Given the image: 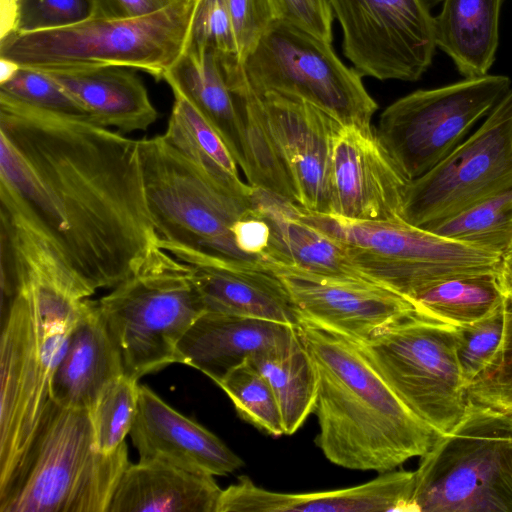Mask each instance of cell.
Masks as SVG:
<instances>
[{"label":"cell","mask_w":512,"mask_h":512,"mask_svg":"<svg viewBox=\"0 0 512 512\" xmlns=\"http://www.w3.org/2000/svg\"><path fill=\"white\" fill-rule=\"evenodd\" d=\"M0 192L92 293L130 277L157 246L138 140L2 92Z\"/></svg>","instance_id":"1"},{"label":"cell","mask_w":512,"mask_h":512,"mask_svg":"<svg viewBox=\"0 0 512 512\" xmlns=\"http://www.w3.org/2000/svg\"><path fill=\"white\" fill-rule=\"evenodd\" d=\"M297 328L318 373L315 442L330 462L384 473L434 445L441 434L403 403L357 343L303 319Z\"/></svg>","instance_id":"2"},{"label":"cell","mask_w":512,"mask_h":512,"mask_svg":"<svg viewBox=\"0 0 512 512\" xmlns=\"http://www.w3.org/2000/svg\"><path fill=\"white\" fill-rule=\"evenodd\" d=\"M129 465L126 443L112 454L99 451L90 410L50 399L0 487V512H107Z\"/></svg>","instance_id":"3"},{"label":"cell","mask_w":512,"mask_h":512,"mask_svg":"<svg viewBox=\"0 0 512 512\" xmlns=\"http://www.w3.org/2000/svg\"><path fill=\"white\" fill-rule=\"evenodd\" d=\"M196 2L175 0L135 18L91 17L56 29L15 32L0 40V57L34 69H140L163 80L185 49Z\"/></svg>","instance_id":"4"},{"label":"cell","mask_w":512,"mask_h":512,"mask_svg":"<svg viewBox=\"0 0 512 512\" xmlns=\"http://www.w3.org/2000/svg\"><path fill=\"white\" fill-rule=\"evenodd\" d=\"M157 245L228 261L264 263L242 253L232 229L252 211L253 187L234 186L202 169L162 135L138 140Z\"/></svg>","instance_id":"5"},{"label":"cell","mask_w":512,"mask_h":512,"mask_svg":"<svg viewBox=\"0 0 512 512\" xmlns=\"http://www.w3.org/2000/svg\"><path fill=\"white\" fill-rule=\"evenodd\" d=\"M420 458L414 512H512V413L469 398Z\"/></svg>","instance_id":"6"},{"label":"cell","mask_w":512,"mask_h":512,"mask_svg":"<svg viewBox=\"0 0 512 512\" xmlns=\"http://www.w3.org/2000/svg\"><path fill=\"white\" fill-rule=\"evenodd\" d=\"M298 212L305 222L335 240L363 277L409 300L450 278L498 271L499 254L402 218L355 220L300 206Z\"/></svg>","instance_id":"7"},{"label":"cell","mask_w":512,"mask_h":512,"mask_svg":"<svg viewBox=\"0 0 512 512\" xmlns=\"http://www.w3.org/2000/svg\"><path fill=\"white\" fill-rule=\"evenodd\" d=\"M97 302L124 375L136 380L178 363L179 341L205 312L191 267L158 245Z\"/></svg>","instance_id":"8"},{"label":"cell","mask_w":512,"mask_h":512,"mask_svg":"<svg viewBox=\"0 0 512 512\" xmlns=\"http://www.w3.org/2000/svg\"><path fill=\"white\" fill-rule=\"evenodd\" d=\"M245 78L259 94L294 97L321 109L344 126L370 128L378 106L354 69L332 43L276 20L242 62Z\"/></svg>","instance_id":"9"},{"label":"cell","mask_w":512,"mask_h":512,"mask_svg":"<svg viewBox=\"0 0 512 512\" xmlns=\"http://www.w3.org/2000/svg\"><path fill=\"white\" fill-rule=\"evenodd\" d=\"M358 345L423 422L445 434L461 421L469 397L457 355L456 327L415 311Z\"/></svg>","instance_id":"10"},{"label":"cell","mask_w":512,"mask_h":512,"mask_svg":"<svg viewBox=\"0 0 512 512\" xmlns=\"http://www.w3.org/2000/svg\"><path fill=\"white\" fill-rule=\"evenodd\" d=\"M510 89L509 77L490 74L419 89L386 107L375 132L412 181L460 145Z\"/></svg>","instance_id":"11"},{"label":"cell","mask_w":512,"mask_h":512,"mask_svg":"<svg viewBox=\"0 0 512 512\" xmlns=\"http://www.w3.org/2000/svg\"><path fill=\"white\" fill-rule=\"evenodd\" d=\"M512 187V88L447 157L407 185L401 218L432 229Z\"/></svg>","instance_id":"12"},{"label":"cell","mask_w":512,"mask_h":512,"mask_svg":"<svg viewBox=\"0 0 512 512\" xmlns=\"http://www.w3.org/2000/svg\"><path fill=\"white\" fill-rule=\"evenodd\" d=\"M343 52L363 77L414 82L431 66L436 21L431 0H329Z\"/></svg>","instance_id":"13"},{"label":"cell","mask_w":512,"mask_h":512,"mask_svg":"<svg viewBox=\"0 0 512 512\" xmlns=\"http://www.w3.org/2000/svg\"><path fill=\"white\" fill-rule=\"evenodd\" d=\"M265 264L285 285L301 319L358 344L372 340L416 311L408 298L368 280Z\"/></svg>","instance_id":"14"},{"label":"cell","mask_w":512,"mask_h":512,"mask_svg":"<svg viewBox=\"0 0 512 512\" xmlns=\"http://www.w3.org/2000/svg\"><path fill=\"white\" fill-rule=\"evenodd\" d=\"M259 96L294 203L310 212L329 213L333 146L342 124L301 99L272 92Z\"/></svg>","instance_id":"15"},{"label":"cell","mask_w":512,"mask_h":512,"mask_svg":"<svg viewBox=\"0 0 512 512\" xmlns=\"http://www.w3.org/2000/svg\"><path fill=\"white\" fill-rule=\"evenodd\" d=\"M409 182L372 127L339 128L332 154L329 214L366 221L399 219Z\"/></svg>","instance_id":"16"},{"label":"cell","mask_w":512,"mask_h":512,"mask_svg":"<svg viewBox=\"0 0 512 512\" xmlns=\"http://www.w3.org/2000/svg\"><path fill=\"white\" fill-rule=\"evenodd\" d=\"M165 250L191 267L205 312L300 324L291 295L265 263L228 261L177 246Z\"/></svg>","instance_id":"17"},{"label":"cell","mask_w":512,"mask_h":512,"mask_svg":"<svg viewBox=\"0 0 512 512\" xmlns=\"http://www.w3.org/2000/svg\"><path fill=\"white\" fill-rule=\"evenodd\" d=\"M414 471H388L366 483L337 490L281 493L249 477L222 489L217 512H414Z\"/></svg>","instance_id":"18"},{"label":"cell","mask_w":512,"mask_h":512,"mask_svg":"<svg viewBox=\"0 0 512 512\" xmlns=\"http://www.w3.org/2000/svg\"><path fill=\"white\" fill-rule=\"evenodd\" d=\"M130 436L139 461L166 462L213 476L232 473L244 465L215 434L143 385H139L138 410Z\"/></svg>","instance_id":"19"},{"label":"cell","mask_w":512,"mask_h":512,"mask_svg":"<svg viewBox=\"0 0 512 512\" xmlns=\"http://www.w3.org/2000/svg\"><path fill=\"white\" fill-rule=\"evenodd\" d=\"M297 327L204 312L179 341L178 363L200 370L218 384L253 356L293 344L299 338Z\"/></svg>","instance_id":"20"},{"label":"cell","mask_w":512,"mask_h":512,"mask_svg":"<svg viewBox=\"0 0 512 512\" xmlns=\"http://www.w3.org/2000/svg\"><path fill=\"white\" fill-rule=\"evenodd\" d=\"M236 56L212 49L187 48L165 72L163 80L172 92L183 95L220 135L238 167L244 171L247 159L241 96L234 90Z\"/></svg>","instance_id":"21"},{"label":"cell","mask_w":512,"mask_h":512,"mask_svg":"<svg viewBox=\"0 0 512 512\" xmlns=\"http://www.w3.org/2000/svg\"><path fill=\"white\" fill-rule=\"evenodd\" d=\"M122 375L119 350L98 302L89 299L53 374L50 398L66 408L91 410L104 389Z\"/></svg>","instance_id":"22"},{"label":"cell","mask_w":512,"mask_h":512,"mask_svg":"<svg viewBox=\"0 0 512 512\" xmlns=\"http://www.w3.org/2000/svg\"><path fill=\"white\" fill-rule=\"evenodd\" d=\"M250 201L270 228L265 263L292 266L327 277L368 280L335 240L299 216L298 205L257 187H253Z\"/></svg>","instance_id":"23"},{"label":"cell","mask_w":512,"mask_h":512,"mask_svg":"<svg viewBox=\"0 0 512 512\" xmlns=\"http://www.w3.org/2000/svg\"><path fill=\"white\" fill-rule=\"evenodd\" d=\"M124 67L38 69L56 81L87 118L123 134L146 131L158 112L141 79Z\"/></svg>","instance_id":"24"},{"label":"cell","mask_w":512,"mask_h":512,"mask_svg":"<svg viewBox=\"0 0 512 512\" xmlns=\"http://www.w3.org/2000/svg\"><path fill=\"white\" fill-rule=\"evenodd\" d=\"M221 492L213 475L139 461L123 472L107 512H217Z\"/></svg>","instance_id":"25"},{"label":"cell","mask_w":512,"mask_h":512,"mask_svg":"<svg viewBox=\"0 0 512 512\" xmlns=\"http://www.w3.org/2000/svg\"><path fill=\"white\" fill-rule=\"evenodd\" d=\"M503 0H443L435 16L436 44L464 78L488 74L499 44Z\"/></svg>","instance_id":"26"},{"label":"cell","mask_w":512,"mask_h":512,"mask_svg":"<svg viewBox=\"0 0 512 512\" xmlns=\"http://www.w3.org/2000/svg\"><path fill=\"white\" fill-rule=\"evenodd\" d=\"M250 361L272 388L284 434L292 435L314 413L318 393L317 369L300 335L290 346L257 354Z\"/></svg>","instance_id":"27"},{"label":"cell","mask_w":512,"mask_h":512,"mask_svg":"<svg viewBox=\"0 0 512 512\" xmlns=\"http://www.w3.org/2000/svg\"><path fill=\"white\" fill-rule=\"evenodd\" d=\"M410 301L418 314L458 328L490 316L504 305L506 296L497 273H483L441 281Z\"/></svg>","instance_id":"28"},{"label":"cell","mask_w":512,"mask_h":512,"mask_svg":"<svg viewBox=\"0 0 512 512\" xmlns=\"http://www.w3.org/2000/svg\"><path fill=\"white\" fill-rule=\"evenodd\" d=\"M174 102L167 128L162 136L178 152L217 178L246 188L239 167L226 144L183 95L173 92Z\"/></svg>","instance_id":"29"},{"label":"cell","mask_w":512,"mask_h":512,"mask_svg":"<svg viewBox=\"0 0 512 512\" xmlns=\"http://www.w3.org/2000/svg\"><path fill=\"white\" fill-rule=\"evenodd\" d=\"M430 231L502 256L512 249V187L465 209Z\"/></svg>","instance_id":"30"},{"label":"cell","mask_w":512,"mask_h":512,"mask_svg":"<svg viewBox=\"0 0 512 512\" xmlns=\"http://www.w3.org/2000/svg\"><path fill=\"white\" fill-rule=\"evenodd\" d=\"M217 385L228 395L243 420L269 435L284 434L272 388L250 360L229 372Z\"/></svg>","instance_id":"31"},{"label":"cell","mask_w":512,"mask_h":512,"mask_svg":"<svg viewBox=\"0 0 512 512\" xmlns=\"http://www.w3.org/2000/svg\"><path fill=\"white\" fill-rule=\"evenodd\" d=\"M138 380L122 375L110 383L90 410L97 448L112 454L125 444L139 401Z\"/></svg>","instance_id":"32"},{"label":"cell","mask_w":512,"mask_h":512,"mask_svg":"<svg viewBox=\"0 0 512 512\" xmlns=\"http://www.w3.org/2000/svg\"><path fill=\"white\" fill-rule=\"evenodd\" d=\"M506 302L485 319L456 327L457 355L467 389L486 369L502 345L507 326Z\"/></svg>","instance_id":"33"},{"label":"cell","mask_w":512,"mask_h":512,"mask_svg":"<svg viewBox=\"0 0 512 512\" xmlns=\"http://www.w3.org/2000/svg\"><path fill=\"white\" fill-rule=\"evenodd\" d=\"M0 92L26 104L62 114L87 117L83 108L50 76L41 70L20 66Z\"/></svg>","instance_id":"34"},{"label":"cell","mask_w":512,"mask_h":512,"mask_svg":"<svg viewBox=\"0 0 512 512\" xmlns=\"http://www.w3.org/2000/svg\"><path fill=\"white\" fill-rule=\"evenodd\" d=\"M185 47L212 49L239 58L237 38L225 0H197Z\"/></svg>","instance_id":"35"},{"label":"cell","mask_w":512,"mask_h":512,"mask_svg":"<svg viewBox=\"0 0 512 512\" xmlns=\"http://www.w3.org/2000/svg\"><path fill=\"white\" fill-rule=\"evenodd\" d=\"M507 326L502 345L486 369L468 387L472 400L507 411L512 407V302H506Z\"/></svg>","instance_id":"36"},{"label":"cell","mask_w":512,"mask_h":512,"mask_svg":"<svg viewBox=\"0 0 512 512\" xmlns=\"http://www.w3.org/2000/svg\"><path fill=\"white\" fill-rule=\"evenodd\" d=\"M18 33L70 26L91 18L90 0H19Z\"/></svg>","instance_id":"37"},{"label":"cell","mask_w":512,"mask_h":512,"mask_svg":"<svg viewBox=\"0 0 512 512\" xmlns=\"http://www.w3.org/2000/svg\"><path fill=\"white\" fill-rule=\"evenodd\" d=\"M230 13L240 61L258 43L268 28L278 20L275 0H225Z\"/></svg>","instance_id":"38"},{"label":"cell","mask_w":512,"mask_h":512,"mask_svg":"<svg viewBox=\"0 0 512 512\" xmlns=\"http://www.w3.org/2000/svg\"><path fill=\"white\" fill-rule=\"evenodd\" d=\"M279 20L332 43L333 13L329 0H275Z\"/></svg>","instance_id":"39"},{"label":"cell","mask_w":512,"mask_h":512,"mask_svg":"<svg viewBox=\"0 0 512 512\" xmlns=\"http://www.w3.org/2000/svg\"><path fill=\"white\" fill-rule=\"evenodd\" d=\"M237 248L245 255L264 261L268 248L270 228L267 222L253 209L241 218L232 229Z\"/></svg>","instance_id":"40"},{"label":"cell","mask_w":512,"mask_h":512,"mask_svg":"<svg viewBox=\"0 0 512 512\" xmlns=\"http://www.w3.org/2000/svg\"><path fill=\"white\" fill-rule=\"evenodd\" d=\"M175 0H90L91 17L124 19L157 12Z\"/></svg>","instance_id":"41"},{"label":"cell","mask_w":512,"mask_h":512,"mask_svg":"<svg viewBox=\"0 0 512 512\" xmlns=\"http://www.w3.org/2000/svg\"><path fill=\"white\" fill-rule=\"evenodd\" d=\"M19 10V0H0V40L17 31Z\"/></svg>","instance_id":"42"},{"label":"cell","mask_w":512,"mask_h":512,"mask_svg":"<svg viewBox=\"0 0 512 512\" xmlns=\"http://www.w3.org/2000/svg\"><path fill=\"white\" fill-rule=\"evenodd\" d=\"M497 278L506 299L512 302V249L501 256Z\"/></svg>","instance_id":"43"},{"label":"cell","mask_w":512,"mask_h":512,"mask_svg":"<svg viewBox=\"0 0 512 512\" xmlns=\"http://www.w3.org/2000/svg\"><path fill=\"white\" fill-rule=\"evenodd\" d=\"M20 65L10 59L0 57V84L12 79L18 72Z\"/></svg>","instance_id":"44"},{"label":"cell","mask_w":512,"mask_h":512,"mask_svg":"<svg viewBox=\"0 0 512 512\" xmlns=\"http://www.w3.org/2000/svg\"><path fill=\"white\" fill-rule=\"evenodd\" d=\"M508 412L512 413V407L510 409L507 410Z\"/></svg>","instance_id":"45"}]
</instances>
